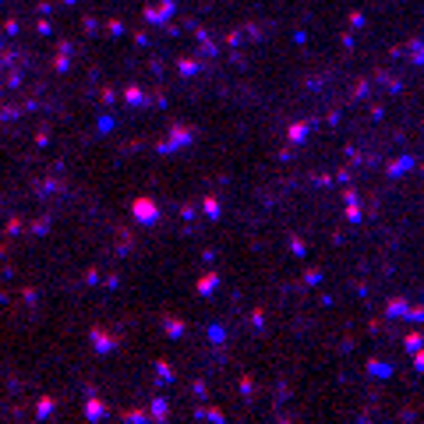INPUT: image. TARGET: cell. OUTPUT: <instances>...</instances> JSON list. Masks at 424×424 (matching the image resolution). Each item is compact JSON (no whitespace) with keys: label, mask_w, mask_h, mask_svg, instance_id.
Wrapping results in <instances>:
<instances>
[{"label":"cell","mask_w":424,"mask_h":424,"mask_svg":"<svg viewBox=\"0 0 424 424\" xmlns=\"http://www.w3.org/2000/svg\"><path fill=\"white\" fill-rule=\"evenodd\" d=\"M368 371H371L375 378H389V375H392V364H385V360H371Z\"/></svg>","instance_id":"6da1fadb"},{"label":"cell","mask_w":424,"mask_h":424,"mask_svg":"<svg viewBox=\"0 0 424 424\" xmlns=\"http://www.w3.org/2000/svg\"><path fill=\"white\" fill-rule=\"evenodd\" d=\"M410 166H414V159H410V156H403V159H396V163L389 166V177H400V173L410 170Z\"/></svg>","instance_id":"7a4b0ae2"},{"label":"cell","mask_w":424,"mask_h":424,"mask_svg":"<svg viewBox=\"0 0 424 424\" xmlns=\"http://www.w3.org/2000/svg\"><path fill=\"white\" fill-rule=\"evenodd\" d=\"M403 346H406V350H421V346H424L421 332H406V336H403Z\"/></svg>","instance_id":"3957f363"},{"label":"cell","mask_w":424,"mask_h":424,"mask_svg":"<svg viewBox=\"0 0 424 424\" xmlns=\"http://www.w3.org/2000/svg\"><path fill=\"white\" fill-rule=\"evenodd\" d=\"M385 315H389V318H403V315H406V304H403V300H392V304L385 308Z\"/></svg>","instance_id":"277c9868"},{"label":"cell","mask_w":424,"mask_h":424,"mask_svg":"<svg viewBox=\"0 0 424 424\" xmlns=\"http://www.w3.org/2000/svg\"><path fill=\"white\" fill-rule=\"evenodd\" d=\"M308 138V124H294L290 127V142H304Z\"/></svg>","instance_id":"5b68a950"},{"label":"cell","mask_w":424,"mask_h":424,"mask_svg":"<svg viewBox=\"0 0 424 424\" xmlns=\"http://www.w3.org/2000/svg\"><path fill=\"white\" fill-rule=\"evenodd\" d=\"M406 322H424V308H406Z\"/></svg>","instance_id":"8992f818"},{"label":"cell","mask_w":424,"mask_h":424,"mask_svg":"<svg viewBox=\"0 0 424 424\" xmlns=\"http://www.w3.org/2000/svg\"><path fill=\"white\" fill-rule=\"evenodd\" d=\"M414 368L424 375V346H421V350H414Z\"/></svg>","instance_id":"52a82bcc"},{"label":"cell","mask_w":424,"mask_h":424,"mask_svg":"<svg viewBox=\"0 0 424 424\" xmlns=\"http://www.w3.org/2000/svg\"><path fill=\"white\" fill-rule=\"evenodd\" d=\"M417 64H424V50L421 46H417Z\"/></svg>","instance_id":"ba28073f"}]
</instances>
